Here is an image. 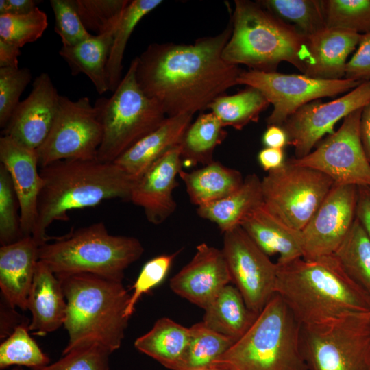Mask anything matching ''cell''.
I'll return each mask as SVG.
<instances>
[{"mask_svg":"<svg viewBox=\"0 0 370 370\" xmlns=\"http://www.w3.org/2000/svg\"><path fill=\"white\" fill-rule=\"evenodd\" d=\"M232 33L230 19L221 33L193 44L149 45L136 57L140 87L168 116L207 110L215 99L238 85L242 70L222 56Z\"/></svg>","mask_w":370,"mask_h":370,"instance_id":"6da1fadb","label":"cell"},{"mask_svg":"<svg viewBox=\"0 0 370 370\" xmlns=\"http://www.w3.org/2000/svg\"><path fill=\"white\" fill-rule=\"evenodd\" d=\"M43 180L32 237L39 246L49 241V227L68 221L72 210L94 207L103 201H130L136 179L114 162L64 160L40 169Z\"/></svg>","mask_w":370,"mask_h":370,"instance_id":"7a4b0ae2","label":"cell"},{"mask_svg":"<svg viewBox=\"0 0 370 370\" xmlns=\"http://www.w3.org/2000/svg\"><path fill=\"white\" fill-rule=\"evenodd\" d=\"M276 264L275 292L301 325L370 312V297L347 275L334 254Z\"/></svg>","mask_w":370,"mask_h":370,"instance_id":"3957f363","label":"cell"},{"mask_svg":"<svg viewBox=\"0 0 370 370\" xmlns=\"http://www.w3.org/2000/svg\"><path fill=\"white\" fill-rule=\"evenodd\" d=\"M56 275L67 304L63 325L69 341L62 355L93 345L111 354L119 349L129 321L130 295L123 282L86 273Z\"/></svg>","mask_w":370,"mask_h":370,"instance_id":"277c9868","label":"cell"},{"mask_svg":"<svg viewBox=\"0 0 370 370\" xmlns=\"http://www.w3.org/2000/svg\"><path fill=\"white\" fill-rule=\"evenodd\" d=\"M234 5L232 33L223 51V60L262 72H276L282 62H287L303 73L307 36L257 1L235 0Z\"/></svg>","mask_w":370,"mask_h":370,"instance_id":"5b68a950","label":"cell"},{"mask_svg":"<svg viewBox=\"0 0 370 370\" xmlns=\"http://www.w3.org/2000/svg\"><path fill=\"white\" fill-rule=\"evenodd\" d=\"M301 325L275 294L245 332L210 368L217 370H308Z\"/></svg>","mask_w":370,"mask_h":370,"instance_id":"8992f818","label":"cell"},{"mask_svg":"<svg viewBox=\"0 0 370 370\" xmlns=\"http://www.w3.org/2000/svg\"><path fill=\"white\" fill-rule=\"evenodd\" d=\"M144 252L136 238L110 234L103 222L73 230L39 247V260L55 275L86 273L122 282Z\"/></svg>","mask_w":370,"mask_h":370,"instance_id":"52a82bcc","label":"cell"},{"mask_svg":"<svg viewBox=\"0 0 370 370\" xmlns=\"http://www.w3.org/2000/svg\"><path fill=\"white\" fill-rule=\"evenodd\" d=\"M136 66V57L111 97L99 98L94 104L103 130L99 161L114 162L166 118L160 105L140 87Z\"/></svg>","mask_w":370,"mask_h":370,"instance_id":"ba28073f","label":"cell"},{"mask_svg":"<svg viewBox=\"0 0 370 370\" xmlns=\"http://www.w3.org/2000/svg\"><path fill=\"white\" fill-rule=\"evenodd\" d=\"M308 370H370V312L301 325Z\"/></svg>","mask_w":370,"mask_h":370,"instance_id":"9c48e42d","label":"cell"},{"mask_svg":"<svg viewBox=\"0 0 370 370\" xmlns=\"http://www.w3.org/2000/svg\"><path fill=\"white\" fill-rule=\"evenodd\" d=\"M334 184L325 174L287 160L261 180L263 204L288 225L301 230Z\"/></svg>","mask_w":370,"mask_h":370,"instance_id":"30bf717a","label":"cell"},{"mask_svg":"<svg viewBox=\"0 0 370 370\" xmlns=\"http://www.w3.org/2000/svg\"><path fill=\"white\" fill-rule=\"evenodd\" d=\"M103 130L87 97L73 101L60 95L51 131L36 151L39 168L64 160L97 159Z\"/></svg>","mask_w":370,"mask_h":370,"instance_id":"8fae6325","label":"cell"},{"mask_svg":"<svg viewBox=\"0 0 370 370\" xmlns=\"http://www.w3.org/2000/svg\"><path fill=\"white\" fill-rule=\"evenodd\" d=\"M361 82L347 79L325 80L304 74L242 71L237 84L256 88L273 109L267 118V125L282 126L299 108L314 100L333 97L352 90Z\"/></svg>","mask_w":370,"mask_h":370,"instance_id":"7c38bea8","label":"cell"},{"mask_svg":"<svg viewBox=\"0 0 370 370\" xmlns=\"http://www.w3.org/2000/svg\"><path fill=\"white\" fill-rule=\"evenodd\" d=\"M362 108L345 116L339 129L330 134L315 150L303 158L288 160L317 170L337 184L370 186V162L359 132Z\"/></svg>","mask_w":370,"mask_h":370,"instance_id":"4fadbf2b","label":"cell"},{"mask_svg":"<svg viewBox=\"0 0 370 370\" xmlns=\"http://www.w3.org/2000/svg\"><path fill=\"white\" fill-rule=\"evenodd\" d=\"M223 243L221 250L232 282L247 307L258 314L276 294L277 264L270 260L241 226L223 233Z\"/></svg>","mask_w":370,"mask_h":370,"instance_id":"5bb4252c","label":"cell"},{"mask_svg":"<svg viewBox=\"0 0 370 370\" xmlns=\"http://www.w3.org/2000/svg\"><path fill=\"white\" fill-rule=\"evenodd\" d=\"M369 101L368 80L332 101L323 103L317 99L299 108L282 125L288 145L294 148L295 158H301L310 153L325 134L334 132V126L339 120Z\"/></svg>","mask_w":370,"mask_h":370,"instance_id":"9a60e30c","label":"cell"},{"mask_svg":"<svg viewBox=\"0 0 370 370\" xmlns=\"http://www.w3.org/2000/svg\"><path fill=\"white\" fill-rule=\"evenodd\" d=\"M358 186L334 184L301 230L303 258L331 255L343 242L355 219Z\"/></svg>","mask_w":370,"mask_h":370,"instance_id":"2e32d148","label":"cell"},{"mask_svg":"<svg viewBox=\"0 0 370 370\" xmlns=\"http://www.w3.org/2000/svg\"><path fill=\"white\" fill-rule=\"evenodd\" d=\"M60 96L49 74L40 73L34 80L31 92L14 111L2 136L36 151L51 131Z\"/></svg>","mask_w":370,"mask_h":370,"instance_id":"e0dca14e","label":"cell"},{"mask_svg":"<svg viewBox=\"0 0 370 370\" xmlns=\"http://www.w3.org/2000/svg\"><path fill=\"white\" fill-rule=\"evenodd\" d=\"M232 282L221 249L201 243L192 260L170 280L173 293L206 309Z\"/></svg>","mask_w":370,"mask_h":370,"instance_id":"ac0fdd59","label":"cell"},{"mask_svg":"<svg viewBox=\"0 0 370 370\" xmlns=\"http://www.w3.org/2000/svg\"><path fill=\"white\" fill-rule=\"evenodd\" d=\"M180 145L158 159L135 182L130 201L141 207L147 221L164 223L175 210L173 192L178 185L177 175L182 169Z\"/></svg>","mask_w":370,"mask_h":370,"instance_id":"d6986e66","label":"cell"},{"mask_svg":"<svg viewBox=\"0 0 370 370\" xmlns=\"http://www.w3.org/2000/svg\"><path fill=\"white\" fill-rule=\"evenodd\" d=\"M0 162L9 172L17 195L21 235L32 236L43 185L36 152L10 137L1 136Z\"/></svg>","mask_w":370,"mask_h":370,"instance_id":"ffe728a7","label":"cell"},{"mask_svg":"<svg viewBox=\"0 0 370 370\" xmlns=\"http://www.w3.org/2000/svg\"><path fill=\"white\" fill-rule=\"evenodd\" d=\"M39 245L32 236L0 247V288L6 304L27 310V297L36 264Z\"/></svg>","mask_w":370,"mask_h":370,"instance_id":"44dd1931","label":"cell"},{"mask_svg":"<svg viewBox=\"0 0 370 370\" xmlns=\"http://www.w3.org/2000/svg\"><path fill=\"white\" fill-rule=\"evenodd\" d=\"M360 37L354 32L328 27L307 36V58L302 74L325 80L343 79L347 59Z\"/></svg>","mask_w":370,"mask_h":370,"instance_id":"7402d4cb","label":"cell"},{"mask_svg":"<svg viewBox=\"0 0 370 370\" xmlns=\"http://www.w3.org/2000/svg\"><path fill=\"white\" fill-rule=\"evenodd\" d=\"M240 226L267 256L279 254L277 263L303 258L301 230L288 225L264 204L251 211Z\"/></svg>","mask_w":370,"mask_h":370,"instance_id":"603a6c76","label":"cell"},{"mask_svg":"<svg viewBox=\"0 0 370 370\" xmlns=\"http://www.w3.org/2000/svg\"><path fill=\"white\" fill-rule=\"evenodd\" d=\"M27 308L32 313L29 331L40 336L64 324L67 304L61 283L43 262L38 260L28 294Z\"/></svg>","mask_w":370,"mask_h":370,"instance_id":"cb8c5ba5","label":"cell"},{"mask_svg":"<svg viewBox=\"0 0 370 370\" xmlns=\"http://www.w3.org/2000/svg\"><path fill=\"white\" fill-rule=\"evenodd\" d=\"M193 114L167 116L153 131L141 138L114 162L129 175L137 180L158 159L180 145L190 125Z\"/></svg>","mask_w":370,"mask_h":370,"instance_id":"d4e9b609","label":"cell"},{"mask_svg":"<svg viewBox=\"0 0 370 370\" xmlns=\"http://www.w3.org/2000/svg\"><path fill=\"white\" fill-rule=\"evenodd\" d=\"M263 204L261 179L249 174L235 192L214 202L197 207V214L216 224L225 233L240 226L243 219Z\"/></svg>","mask_w":370,"mask_h":370,"instance_id":"484cf974","label":"cell"},{"mask_svg":"<svg viewBox=\"0 0 370 370\" xmlns=\"http://www.w3.org/2000/svg\"><path fill=\"white\" fill-rule=\"evenodd\" d=\"M116 28L103 34L92 35L75 46H62L59 51L71 75H87L100 95L109 90L106 66Z\"/></svg>","mask_w":370,"mask_h":370,"instance_id":"4316f807","label":"cell"},{"mask_svg":"<svg viewBox=\"0 0 370 370\" xmlns=\"http://www.w3.org/2000/svg\"><path fill=\"white\" fill-rule=\"evenodd\" d=\"M190 202L197 207L221 199L237 190L244 179L240 171L213 161L192 171L181 170Z\"/></svg>","mask_w":370,"mask_h":370,"instance_id":"83f0119b","label":"cell"},{"mask_svg":"<svg viewBox=\"0 0 370 370\" xmlns=\"http://www.w3.org/2000/svg\"><path fill=\"white\" fill-rule=\"evenodd\" d=\"M189 340V328L162 317L157 320L149 332L136 339L134 347L164 367L177 370Z\"/></svg>","mask_w":370,"mask_h":370,"instance_id":"f1b7e54d","label":"cell"},{"mask_svg":"<svg viewBox=\"0 0 370 370\" xmlns=\"http://www.w3.org/2000/svg\"><path fill=\"white\" fill-rule=\"evenodd\" d=\"M204 310L203 323L234 342L245 334L258 315L247 307L238 288L230 284Z\"/></svg>","mask_w":370,"mask_h":370,"instance_id":"f546056e","label":"cell"},{"mask_svg":"<svg viewBox=\"0 0 370 370\" xmlns=\"http://www.w3.org/2000/svg\"><path fill=\"white\" fill-rule=\"evenodd\" d=\"M223 127L212 112L200 114L188 126L179 145L183 164L204 166L213 162L215 148L227 135Z\"/></svg>","mask_w":370,"mask_h":370,"instance_id":"4dcf8cb0","label":"cell"},{"mask_svg":"<svg viewBox=\"0 0 370 370\" xmlns=\"http://www.w3.org/2000/svg\"><path fill=\"white\" fill-rule=\"evenodd\" d=\"M269 105L261 92L247 86L234 95L217 97L207 109L219 119L224 127L230 126L241 130L249 123L258 121L261 112Z\"/></svg>","mask_w":370,"mask_h":370,"instance_id":"1f68e13d","label":"cell"},{"mask_svg":"<svg viewBox=\"0 0 370 370\" xmlns=\"http://www.w3.org/2000/svg\"><path fill=\"white\" fill-rule=\"evenodd\" d=\"M333 254L347 275L370 297V238L356 217Z\"/></svg>","mask_w":370,"mask_h":370,"instance_id":"d6a6232c","label":"cell"},{"mask_svg":"<svg viewBox=\"0 0 370 370\" xmlns=\"http://www.w3.org/2000/svg\"><path fill=\"white\" fill-rule=\"evenodd\" d=\"M273 15L293 26L304 36L325 28L324 0H258Z\"/></svg>","mask_w":370,"mask_h":370,"instance_id":"836d02e7","label":"cell"},{"mask_svg":"<svg viewBox=\"0 0 370 370\" xmlns=\"http://www.w3.org/2000/svg\"><path fill=\"white\" fill-rule=\"evenodd\" d=\"M162 3L161 0H132L125 9L115 31L106 73L109 90L114 92L121 81L122 61L128 40L141 19Z\"/></svg>","mask_w":370,"mask_h":370,"instance_id":"e575fe53","label":"cell"},{"mask_svg":"<svg viewBox=\"0 0 370 370\" xmlns=\"http://www.w3.org/2000/svg\"><path fill=\"white\" fill-rule=\"evenodd\" d=\"M190 340L177 370H202L210 368L235 342L208 328L203 321L193 325Z\"/></svg>","mask_w":370,"mask_h":370,"instance_id":"d590c367","label":"cell"},{"mask_svg":"<svg viewBox=\"0 0 370 370\" xmlns=\"http://www.w3.org/2000/svg\"><path fill=\"white\" fill-rule=\"evenodd\" d=\"M29 325L23 321L1 343V369L14 365L35 370L49 364V358L30 336Z\"/></svg>","mask_w":370,"mask_h":370,"instance_id":"8d00e7d4","label":"cell"},{"mask_svg":"<svg viewBox=\"0 0 370 370\" xmlns=\"http://www.w3.org/2000/svg\"><path fill=\"white\" fill-rule=\"evenodd\" d=\"M328 28L370 32V0H324Z\"/></svg>","mask_w":370,"mask_h":370,"instance_id":"74e56055","label":"cell"},{"mask_svg":"<svg viewBox=\"0 0 370 370\" xmlns=\"http://www.w3.org/2000/svg\"><path fill=\"white\" fill-rule=\"evenodd\" d=\"M129 0H75L77 11L86 29L96 35L116 28Z\"/></svg>","mask_w":370,"mask_h":370,"instance_id":"f35d334b","label":"cell"},{"mask_svg":"<svg viewBox=\"0 0 370 370\" xmlns=\"http://www.w3.org/2000/svg\"><path fill=\"white\" fill-rule=\"evenodd\" d=\"M47 26V16L38 7L24 15H0V38L21 48L40 38Z\"/></svg>","mask_w":370,"mask_h":370,"instance_id":"ab89813d","label":"cell"},{"mask_svg":"<svg viewBox=\"0 0 370 370\" xmlns=\"http://www.w3.org/2000/svg\"><path fill=\"white\" fill-rule=\"evenodd\" d=\"M19 203L6 168L0 164V243L11 244L23 238L18 216Z\"/></svg>","mask_w":370,"mask_h":370,"instance_id":"60d3db41","label":"cell"},{"mask_svg":"<svg viewBox=\"0 0 370 370\" xmlns=\"http://www.w3.org/2000/svg\"><path fill=\"white\" fill-rule=\"evenodd\" d=\"M32 79L28 68H0V127L3 129Z\"/></svg>","mask_w":370,"mask_h":370,"instance_id":"b9f144b4","label":"cell"},{"mask_svg":"<svg viewBox=\"0 0 370 370\" xmlns=\"http://www.w3.org/2000/svg\"><path fill=\"white\" fill-rule=\"evenodd\" d=\"M55 15V32L63 47L75 46L92 36L84 25L75 0H51Z\"/></svg>","mask_w":370,"mask_h":370,"instance_id":"7bdbcfd3","label":"cell"},{"mask_svg":"<svg viewBox=\"0 0 370 370\" xmlns=\"http://www.w3.org/2000/svg\"><path fill=\"white\" fill-rule=\"evenodd\" d=\"M178 251L173 254L160 255L147 261L133 284V292L125 310V316L130 318L139 299L145 293L160 284L166 276Z\"/></svg>","mask_w":370,"mask_h":370,"instance_id":"ee69618b","label":"cell"},{"mask_svg":"<svg viewBox=\"0 0 370 370\" xmlns=\"http://www.w3.org/2000/svg\"><path fill=\"white\" fill-rule=\"evenodd\" d=\"M110 354L106 348L93 345L71 351L56 362L35 370H109Z\"/></svg>","mask_w":370,"mask_h":370,"instance_id":"f6af8a7d","label":"cell"},{"mask_svg":"<svg viewBox=\"0 0 370 370\" xmlns=\"http://www.w3.org/2000/svg\"><path fill=\"white\" fill-rule=\"evenodd\" d=\"M344 79L370 80V32L361 35L356 52L347 62Z\"/></svg>","mask_w":370,"mask_h":370,"instance_id":"bcb514c9","label":"cell"},{"mask_svg":"<svg viewBox=\"0 0 370 370\" xmlns=\"http://www.w3.org/2000/svg\"><path fill=\"white\" fill-rule=\"evenodd\" d=\"M356 217L370 238V186H358Z\"/></svg>","mask_w":370,"mask_h":370,"instance_id":"7dc6e473","label":"cell"},{"mask_svg":"<svg viewBox=\"0 0 370 370\" xmlns=\"http://www.w3.org/2000/svg\"><path fill=\"white\" fill-rule=\"evenodd\" d=\"M258 161L266 171H271L281 167L285 162L283 149L264 147L258 154Z\"/></svg>","mask_w":370,"mask_h":370,"instance_id":"c3c4849f","label":"cell"},{"mask_svg":"<svg viewBox=\"0 0 370 370\" xmlns=\"http://www.w3.org/2000/svg\"><path fill=\"white\" fill-rule=\"evenodd\" d=\"M37 0H1L0 15H24L33 12L40 3Z\"/></svg>","mask_w":370,"mask_h":370,"instance_id":"681fc988","label":"cell"},{"mask_svg":"<svg viewBox=\"0 0 370 370\" xmlns=\"http://www.w3.org/2000/svg\"><path fill=\"white\" fill-rule=\"evenodd\" d=\"M262 140L265 147L283 149L288 145L286 133L279 125H267Z\"/></svg>","mask_w":370,"mask_h":370,"instance_id":"f907efd6","label":"cell"},{"mask_svg":"<svg viewBox=\"0 0 370 370\" xmlns=\"http://www.w3.org/2000/svg\"><path fill=\"white\" fill-rule=\"evenodd\" d=\"M21 48L0 38V68H18Z\"/></svg>","mask_w":370,"mask_h":370,"instance_id":"816d5d0a","label":"cell"},{"mask_svg":"<svg viewBox=\"0 0 370 370\" xmlns=\"http://www.w3.org/2000/svg\"><path fill=\"white\" fill-rule=\"evenodd\" d=\"M359 132L363 149L370 162V101L362 109Z\"/></svg>","mask_w":370,"mask_h":370,"instance_id":"f5cc1de1","label":"cell"},{"mask_svg":"<svg viewBox=\"0 0 370 370\" xmlns=\"http://www.w3.org/2000/svg\"><path fill=\"white\" fill-rule=\"evenodd\" d=\"M11 370H23V368L21 367L15 366Z\"/></svg>","mask_w":370,"mask_h":370,"instance_id":"db71d44e","label":"cell"},{"mask_svg":"<svg viewBox=\"0 0 370 370\" xmlns=\"http://www.w3.org/2000/svg\"><path fill=\"white\" fill-rule=\"evenodd\" d=\"M202 370H217V369L209 368V369H202Z\"/></svg>","mask_w":370,"mask_h":370,"instance_id":"11a10c76","label":"cell"}]
</instances>
